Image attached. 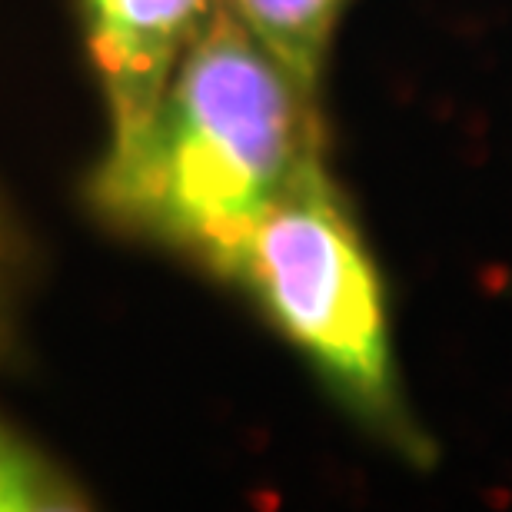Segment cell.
I'll return each mask as SVG.
<instances>
[{
	"label": "cell",
	"instance_id": "cell-3",
	"mask_svg": "<svg viewBox=\"0 0 512 512\" xmlns=\"http://www.w3.org/2000/svg\"><path fill=\"white\" fill-rule=\"evenodd\" d=\"M220 0H84V27L110 114L107 153L127 150L150 124L183 50Z\"/></svg>",
	"mask_w": 512,
	"mask_h": 512
},
{
	"label": "cell",
	"instance_id": "cell-2",
	"mask_svg": "<svg viewBox=\"0 0 512 512\" xmlns=\"http://www.w3.org/2000/svg\"><path fill=\"white\" fill-rule=\"evenodd\" d=\"M233 280L360 423L403 456H426L399 386L380 273L323 157L256 223Z\"/></svg>",
	"mask_w": 512,
	"mask_h": 512
},
{
	"label": "cell",
	"instance_id": "cell-5",
	"mask_svg": "<svg viewBox=\"0 0 512 512\" xmlns=\"http://www.w3.org/2000/svg\"><path fill=\"white\" fill-rule=\"evenodd\" d=\"M84 499L37 449L0 423V512H64Z\"/></svg>",
	"mask_w": 512,
	"mask_h": 512
},
{
	"label": "cell",
	"instance_id": "cell-4",
	"mask_svg": "<svg viewBox=\"0 0 512 512\" xmlns=\"http://www.w3.org/2000/svg\"><path fill=\"white\" fill-rule=\"evenodd\" d=\"M230 7L306 90H320L346 0H230Z\"/></svg>",
	"mask_w": 512,
	"mask_h": 512
},
{
	"label": "cell",
	"instance_id": "cell-1",
	"mask_svg": "<svg viewBox=\"0 0 512 512\" xmlns=\"http://www.w3.org/2000/svg\"><path fill=\"white\" fill-rule=\"evenodd\" d=\"M323 157L316 94L220 0L150 124L90 180L100 213L233 280L256 223Z\"/></svg>",
	"mask_w": 512,
	"mask_h": 512
}]
</instances>
